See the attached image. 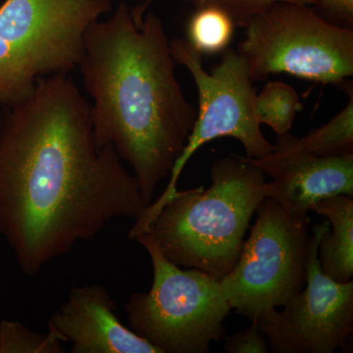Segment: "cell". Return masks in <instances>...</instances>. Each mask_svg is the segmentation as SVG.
<instances>
[{"mask_svg": "<svg viewBox=\"0 0 353 353\" xmlns=\"http://www.w3.org/2000/svg\"><path fill=\"white\" fill-rule=\"evenodd\" d=\"M148 206L113 146L97 145L90 102L68 75L41 79L1 108L0 234L24 275Z\"/></svg>", "mask_w": 353, "mask_h": 353, "instance_id": "1", "label": "cell"}, {"mask_svg": "<svg viewBox=\"0 0 353 353\" xmlns=\"http://www.w3.org/2000/svg\"><path fill=\"white\" fill-rule=\"evenodd\" d=\"M110 14L88 28L78 69L97 145L113 146L150 205L187 145L196 110L176 79L161 18L148 11L138 28L125 1Z\"/></svg>", "mask_w": 353, "mask_h": 353, "instance_id": "2", "label": "cell"}, {"mask_svg": "<svg viewBox=\"0 0 353 353\" xmlns=\"http://www.w3.org/2000/svg\"><path fill=\"white\" fill-rule=\"evenodd\" d=\"M210 176L208 190H176L143 233L172 263L220 281L240 257L250 220L267 197L268 183L259 167L236 154L216 160Z\"/></svg>", "mask_w": 353, "mask_h": 353, "instance_id": "3", "label": "cell"}, {"mask_svg": "<svg viewBox=\"0 0 353 353\" xmlns=\"http://www.w3.org/2000/svg\"><path fill=\"white\" fill-rule=\"evenodd\" d=\"M112 11V0H3L0 108L26 99L41 79L78 69L88 28Z\"/></svg>", "mask_w": 353, "mask_h": 353, "instance_id": "4", "label": "cell"}, {"mask_svg": "<svg viewBox=\"0 0 353 353\" xmlns=\"http://www.w3.org/2000/svg\"><path fill=\"white\" fill-rule=\"evenodd\" d=\"M134 241L152 260L153 280L148 292H136L124 308L130 329L160 353H208L223 340L230 310L220 281L197 269L172 263L150 234Z\"/></svg>", "mask_w": 353, "mask_h": 353, "instance_id": "5", "label": "cell"}, {"mask_svg": "<svg viewBox=\"0 0 353 353\" xmlns=\"http://www.w3.org/2000/svg\"><path fill=\"white\" fill-rule=\"evenodd\" d=\"M239 46L253 82L288 74L341 85L353 75L352 28L327 22L310 6L279 3L245 25Z\"/></svg>", "mask_w": 353, "mask_h": 353, "instance_id": "6", "label": "cell"}, {"mask_svg": "<svg viewBox=\"0 0 353 353\" xmlns=\"http://www.w3.org/2000/svg\"><path fill=\"white\" fill-rule=\"evenodd\" d=\"M170 50L175 63L185 67L194 79L199 92V111L166 190L143 213L145 222H150L175 194L179 176L188 161L209 141L226 137L236 139L248 158L264 157L274 150V145L265 138L260 128L255 109L256 92L245 58L239 51L225 50L220 63L208 73L204 69L201 53L187 39H172Z\"/></svg>", "mask_w": 353, "mask_h": 353, "instance_id": "7", "label": "cell"}, {"mask_svg": "<svg viewBox=\"0 0 353 353\" xmlns=\"http://www.w3.org/2000/svg\"><path fill=\"white\" fill-rule=\"evenodd\" d=\"M238 261L220 280L231 309L250 321L282 307L306 284L309 217L292 214L266 197Z\"/></svg>", "mask_w": 353, "mask_h": 353, "instance_id": "8", "label": "cell"}, {"mask_svg": "<svg viewBox=\"0 0 353 353\" xmlns=\"http://www.w3.org/2000/svg\"><path fill=\"white\" fill-rule=\"evenodd\" d=\"M328 221L313 227L303 290L283 310L269 309L255 319L274 353H334L345 350L353 332V281L325 275L318 245Z\"/></svg>", "mask_w": 353, "mask_h": 353, "instance_id": "9", "label": "cell"}, {"mask_svg": "<svg viewBox=\"0 0 353 353\" xmlns=\"http://www.w3.org/2000/svg\"><path fill=\"white\" fill-rule=\"evenodd\" d=\"M245 158L273 179L267 197L292 214L307 217L323 199L341 194L353 196V153L318 157L297 148L294 136L279 134L273 152L261 158Z\"/></svg>", "mask_w": 353, "mask_h": 353, "instance_id": "10", "label": "cell"}, {"mask_svg": "<svg viewBox=\"0 0 353 353\" xmlns=\"http://www.w3.org/2000/svg\"><path fill=\"white\" fill-rule=\"evenodd\" d=\"M48 329L71 343L72 353H160L120 322L110 294L99 284L72 288Z\"/></svg>", "mask_w": 353, "mask_h": 353, "instance_id": "11", "label": "cell"}, {"mask_svg": "<svg viewBox=\"0 0 353 353\" xmlns=\"http://www.w3.org/2000/svg\"><path fill=\"white\" fill-rule=\"evenodd\" d=\"M312 211L329 222L318 245L323 273L336 282H350L353 275V196L328 197L318 202Z\"/></svg>", "mask_w": 353, "mask_h": 353, "instance_id": "12", "label": "cell"}, {"mask_svg": "<svg viewBox=\"0 0 353 353\" xmlns=\"http://www.w3.org/2000/svg\"><path fill=\"white\" fill-rule=\"evenodd\" d=\"M297 148L318 157H341L353 153V94L345 108L324 126L303 138L294 137Z\"/></svg>", "mask_w": 353, "mask_h": 353, "instance_id": "13", "label": "cell"}, {"mask_svg": "<svg viewBox=\"0 0 353 353\" xmlns=\"http://www.w3.org/2000/svg\"><path fill=\"white\" fill-rule=\"evenodd\" d=\"M234 27L231 16L219 7H201L190 18L187 39L201 54L223 52L233 39Z\"/></svg>", "mask_w": 353, "mask_h": 353, "instance_id": "14", "label": "cell"}, {"mask_svg": "<svg viewBox=\"0 0 353 353\" xmlns=\"http://www.w3.org/2000/svg\"><path fill=\"white\" fill-rule=\"evenodd\" d=\"M255 109L260 124L270 127L279 136L290 132L303 104L292 85L270 82L256 94Z\"/></svg>", "mask_w": 353, "mask_h": 353, "instance_id": "15", "label": "cell"}, {"mask_svg": "<svg viewBox=\"0 0 353 353\" xmlns=\"http://www.w3.org/2000/svg\"><path fill=\"white\" fill-rule=\"evenodd\" d=\"M62 343L61 338L51 329L41 334L21 322H0V353H63Z\"/></svg>", "mask_w": 353, "mask_h": 353, "instance_id": "16", "label": "cell"}, {"mask_svg": "<svg viewBox=\"0 0 353 353\" xmlns=\"http://www.w3.org/2000/svg\"><path fill=\"white\" fill-rule=\"evenodd\" d=\"M196 8L204 6H217L226 11L236 26L243 27L253 16L279 3L316 6V0H183Z\"/></svg>", "mask_w": 353, "mask_h": 353, "instance_id": "17", "label": "cell"}, {"mask_svg": "<svg viewBox=\"0 0 353 353\" xmlns=\"http://www.w3.org/2000/svg\"><path fill=\"white\" fill-rule=\"evenodd\" d=\"M252 325L248 329L238 332L234 334L226 336L224 350L228 353H267L269 352L266 339L259 330V325L255 320H252Z\"/></svg>", "mask_w": 353, "mask_h": 353, "instance_id": "18", "label": "cell"}, {"mask_svg": "<svg viewBox=\"0 0 353 353\" xmlns=\"http://www.w3.org/2000/svg\"><path fill=\"white\" fill-rule=\"evenodd\" d=\"M320 7L332 18L343 23L345 27L353 26V0H316Z\"/></svg>", "mask_w": 353, "mask_h": 353, "instance_id": "19", "label": "cell"}, {"mask_svg": "<svg viewBox=\"0 0 353 353\" xmlns=\"http://www.w3.org/2000/svg\"><path fill=\"white\" fill-rule=\"evenodd\" d=\"M157 0H145V1L139 3L138 6L131 8V14L132 20H134V25L139 27L143 23V17L145 13L148 12V8L152 6Z\"/></svg>", "mask_w": 353, "mask_h": 353, "instance_id": "20", "label": "cell"}, {"mask_svg": "<svg viewBox=\"0 0 353 353\" xmlns=\"http://www.w3.org/2000/svg\"><path fill=\"white\" fill-rule=\"evenodd\" d=\"M134 1L138 2V4H139V3H141V2L145 1V0H134Z\"/></svg>", "mask_w": 353, "mask_h": 353, "instance_id": "21", "label": "cell"}, {"mask_svg": "<svg viewBox=\"0 0 353 353\" xmlns=\"http://www.w3.org/2000/svg\"><path fill=\"white\" fill-rule=\"evenodd\" d=\"M1 2H2V0H0V3H1Z\"/></svg>", "mask_w": 353, "mask_h": 353, "instance_id": "22", "label": "cell"}]
</instances>
